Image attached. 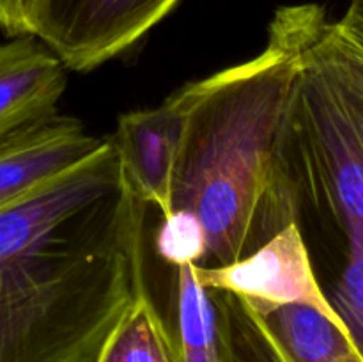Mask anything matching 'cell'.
Wrapping results in <instances>:
<instances>
[{
	"instance_id": "9",
	"label": "cell",
	"mask_w": 363,
	"mask_h": 362,
	"mask_svg": "<svg viewBox=\"0 0 363 362\" xmlns=\"http://www.w3.org/2000/svg\"><path fill=\"white\" fill-rule=\"evenodd\" d=\"M257 314L286 362H363L346 330L315 309L287 305Z\"/></svg>"
},
{
	"instance_id": "8",
	"label": "cell",
	"mask_w": 363,
	"mask_h": 362,
	"mask_svg": "<svg viewBox=\"0 0 363 362\" xmlns=\"http://www.w3.org/2000/svg\"><path fill=\"white\" fill-rule=\"evenodd\" d=\"M67 70L34 35L0 43V148L59 112Z\"/></svg>"
},
{
	"instance_id": "3",
	"label": "cell",
	"mask_w": 363,
	"mask_h": 362,
	"mask_svg": "<svg viewBox=\"0 0 363 362\" xmlns=\"http://www.w3.org/2000/svg\"><path fill=\"white\" fill-rule=\"evenodd\" d=\"M325 13L301 48L284 155L315 275L363 357V46L350 11Z\"/></svg>"
},
{
	"instance_id": "15",
	"label": "cell",
	"mask_w": 363,
	"mask_h": 362,
	"mask_svg": "<svg viewBox=\"0 0 363 362\" xmlns=\"http://www.w3.org/2000/svg\"><path fill=\"white\" fill-rule=\"evenodd\" d=\"M347 11H350L351 18H353L354 27H357V32H358V35H360V41H362V46H363V11L357 9L354 6H350V9H347Z\"/></svg>"
},
{
	"instance_id": "12",
	"label": "cell",
	"mask_w": 363,
	"mask_h": 362,
	"mask_svg": "<svg viewBox=\"0 0 363 362\" xmlns=\"http://www.w3.org/2000/svg\"><path fill=\"white\" fill-rule=\"evenodd\" d=\"M209 295L216 311L218 362H286L264 319L247 302L223 291Z\"/></svg>"
},
{
	"instance_id": "10",
	"label": "cell",
	"mask_w": 363,
	"mask_h": 362,
	"mask_svg": "<svg viewBox=\"0 0 363 362\" xmlns=\"http://www.w3.org/2000/svg\"><path fill=\"white\" fill-rule=\"evenodd\" d=\"M94 362H181L169 323L147 287L121 316Z\"/></svg>"
},
{
	"instance_id": "1",
	"label": "cell",
	"mask_w": 363,
	"mask_h": 362,
	"mask_svg": "<svg viewBox=\"0 0 363 362\" xmlns=\"http://www.w3.org/2000/svg\"><path fill=\"white\" fill-rule=\"evenodd\" d=\"M147 204L112 137L0 209V362H94L147 287Z\"/></svg>"
},
{
	"instance_id": "4",
	"label": "cell",
	"mask_w": 363,
	"mask_h": 362,
	"mask_svg": "<svg viewBox=\"0 0 363 362\" xmlns=\"http://www.w3.org/2000/svg\"><path fill=\"white\" fill-rule=\"evenodd\" d=\"M181 0H38L34 38L87 73L140 41Z\"/></svg>"
},
{
	"instance_id": "14",
	"label": "cell",
	"mask_w": 363,
	"mask_h": 362,
	"mask_svg": "<svg viewBox=\"0 0 363 362\" xmlns=\"http://www.w3.org/2000/svg\"><path fill=\"white\" fill-rule=\"evenodd\" d=\"M38 0H0V31L11 38L34 35Z\"/></svg>"
},
{
	"instance_id": "16",
	"label": "cell",
	"mask_w": 363,
	"mask_h": 362,
	"mask_svg": "<svg viewBox=\"0 0 363 362\" xmlns=\"http://www.w3.org/2000/svg\"><path fill=\"white\" fill-rule=\"evenodd\" d=\"M351 6H354L357 9L363 11V0H351Z\"/></svg>"
},
{
	"instance_id": "5",
	"label": "cell",
	"mask_w": 363,
	"mask_h": 362,
	"mask_svg": "<svg viewBox=\"0 0 363 362\" xmlns=\"http://www.w3.org/2000/svg\"><path fill=\"white\" fill-rule=\"evenodd\" d=\"M195 275L206 290L236 295L257 312L303 305L342 327L323 293L298 224H289L254 252L229 265H195Z\"/></svg>"
},
{
	"instance_id": "2",
	"label": "cell",
	"mask_w": 363,
	"mask_h": 362,
	"mask_svg": "<svg viewBox=\"0 0 363 362\" xmlns=\"http://www.w3.org/2000/svg\"><path fill=\"white\" fill-rule=\"evenodd\" d=\"M323 11L280 7L257 57L184 85L172 212L191 213L204 229L197 266L238 261L298 222L284 155L287 110L301 48Z\"/></svg>"
},
{
	"instance_id": "6",
	"label": "cell",
	"mask_w": 363,
	"mask_h": 362,
	"mask_svg": "<svg viewBox=\"0 0 363 362\" xmlns=\"http://www.w3.org/2000/svg\"><path fill=\"white\" fill-rule=\"evenodd\" d=\"M188 109L186 87L158 106L119 116L112 135L130 185L160 215L172 213V185Z\"/></svg>"
},
{
	"instance_id": "11",
	"label": "cell",
	"mask_w": 363,
	"mask_h": 362,
	"mask_svg": "<svg viewBox=\"0 0 363 362\" xmlns=\"http://www.w3.org/2000/svg\"><path fill=\"white\" fill-rule=\"evenodd\" d=\"M181 362H218L216 311L195 265L174 268V323L169 325Z\"/></svg>"
},
{
	"instance_id": "7",
	"label": "cell",
	"mask_w": 363,
	"mask_h": 362,
	"mask_svg": "<svg viewBox=\"0 0 363 362\" xmlns=\"http://www.w3.org/2000/svg\"><path fill=\"white\" fill-rule=\"evenodd\" d=\"M105 142L59 112L28 128L0 148V209L92 158Z\"/></svg>"
},
{
	"instance_id": "13",
	"label": "cell",
	"mask_w": 363,
	"mask_h": 362,
	"mask_svg": "<svg viewBox=\"0 0 363 362\" xmlns=\"http://www.w3.org/2000/svg\"><path fill=\"white\" fill-rule=\"evenodd\" d=\"M160 258L170 266L201 265L206 256V234L191 213L174 209L162 216L155 241Z\"/></svg>"
}]
</instances>
